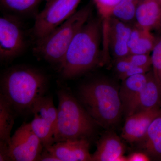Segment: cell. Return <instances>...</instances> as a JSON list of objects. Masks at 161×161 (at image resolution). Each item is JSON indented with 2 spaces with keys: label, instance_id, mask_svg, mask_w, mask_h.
<instances>
[{
  "label": "cell",
  "instance_id": "6da1fadb",
  "mask_svg": "<svg viewBox=\"0 0 161 161\" xmlns=\"http://www.w3.org/2000/svg\"><path fill=\"white\" fill-rule=\"evenodd\" d=\"M102 21L91 16L79 29L65 53L59 68L61 77L72 79L103 66L107 62L103 45Z\"/></svg>",
  "mask_w": 161,
  "mask_h": 161
},
{
  "label": "cell",
  "instance_id": "7a4b0ae2",
  "mask_svg": "<svg viewBox=\"0 0 161 161\" xmlns=\"http://www.w3.org/2000/svg\"><path fill=\"white\" fill-rule=\"evenodd\" d=\"M1 93L18 115L32 113L35 103L45 95L48 79L40 70L26 65L9 68L2 74Z\"/></svg>",
  "mask_w": 161,
  "mask_h": 161
},
{
  "label": "cell",
  "instance_id": "3957f363",
  "mask_svg": "<svg viewBox=\"0 0 161 161\" xmlns=\"http://www.w3.org/2000/svg\"><path fill=\"white\" fill-rule=\"evenodd\" d=\"M77 98L96 123L105 128L117 124L123 109L119 90L106 79L97 78L78 88Z\"/></svg>",
  "mask_w": 161,
  "mask_h": 161
},
{
  "label": "cell",
  "instance_id": "277c9868",
  "mask_svg": "<svg viewBox=\"0 0 161 161\" xmlns=\"http://www.w3.org/2000/svg\"><path fill=\"white\" fill-rule=\"evenodd\" d=\"M57 95L58 114L55 143L68 140H89L95 134L98 124L69 88L60 89Z\"/></svg>",
  "mask_w": 161,
  "mask_h": 161
},
{
  "label": "cell",
  "instance_id": "5b68a950",
  "mask_svg": "<svg viewBox=\"0 0 161 161\" xmlns=\"http://www.w3.org/2000/svg\"><path fill=\"white\" fill-rule=\"evenodd\" d=\"M94 6L92 0L48 35L36 40L35 54L59 69L75 35L92 15Z\"/></svg>",
  "mask_w": 161,
  "mask_h": 161
},
{
  "label": "cell",
  "instance_id": "8992f818",
  "mask_svg": "<svg viewBox=\"0 0 161 161\" xmlns=\"http://www.w3.org/2000/svg\"><path fill=\"white\" fill-rule=\"evenodd\" d=\"M81 0H45L43 9L35 18L32 33L36 40L48 35L77 11Z\"/></svg>",
  "mask_w": 161,
  "mask_h": 161
},
{
  "label": "cell",
  "instance_id": "52a82bcc",
  "mask_svg": "<svg viewBox=\"0 0 161 161\" xmlns=\"http://www.w3.org/2000/svg\"><path fill=\"white\" fill-rule=\"evenodd\" d=\"M22 18L3 13L0 18V60L9 62L22 54L26 47Z\"/></svg>",
  "mask_w": 161,
  "mask_h": 161
},
{
  "label": "cell",
  "instance_id": "ba28073f",
  "mask_svg": "<svg viewBox=\"0 0 161 161\" xmlns=\"http://www.w3.org/2000/svg\"><path fill=\"white\" fill-rule=\"evenodd\" d=\"M9 147L10 161H39L44 148L29 123L23 124L15 131Z\"/></svg>",
  "mask_w": 161,
  "mask_h": 161
},
{
  "label": "cell",
  "instance_id": "9c48e42d",
  "mask_svg": "<svg viewBox=\"0 0 161 161\" xmlns=\"http://www.w3.org/2000/svg\"><path fill=\"white\" fill-rule=\"evenodd\" d=\"M161 108V87L151 70L148 73V80L142 91L125 111L128 116L137 112Z\"/></svg>",
  "mask_w": 161,
  "mask_h": 161
},
{
  "label": "cell",
  "instance_id": "30bf717a",
  "mask_svg": "<svg viewBox=\"0 0 161 161\" xmlns=\"http://www.w3.org/2000/svg\"><path fill=\"white\" fill-rule=\"evenodd\" d=\"M90 147L88 140L76 139L58 142L44 148L60 161H92Z\"/></svg>",
  "mask_w": 161,
  "mask_h": 161
},
{
  "label": "cell",
  "instance_id": "8fae6325",
  "mask_svg": "<svg viewBox=\"0 0 161 161\" xmlns=\"http://www.w3.org/2000/svg\"><path fill=\"white\" fill-rule=\"evenodd\" d=\"M161 108L134 113L127 116L122 137L130 143L138 142L146 135L150 124L160 112Z\"/></svg>",
  "mask_w": 161,
  "mask_h": 161
},
{
  "label": "cell",
  "instance_id": "7c38bea8",
  "mask_svg": "<svg viewBox=\"0 0 161 161\" xmlns=\"http://www.w3.org/2000/svg\"><path fill=\"white\" fill-rule=\"evenodd\" d=\"M125 146L118 136L112 132L104 134L97 142L92 154V161H127L124 156Z\"/></svg>",
  "mask_w": 161,
  "mask_h": 161
},
{
  "label": "cell",
  "instance_id": "4fadbf2b",
  "mask_svg": "<svg viewBox=\"0 0 161 161\" xmlns=\"http://www.w3.org/2000/svg\"><path fill=\"white\" fill-rule=\"evenodd\" d=\"M134 23L142 29L150 31L161 27L160 1L139 0Z\"/></svg>",
  "mask_w": 161,
  "mask_h": 161
},
{
  "label": "cell",
  "instance_id": "5bb4252c",
  "mask_svg": "<svg viewBox=\"0 0 161 161\" xmlns=\"http://www.w3.org/2000/svg\"><path fill=\"white\" fill-rule=\"evenodd\" d=\"M139 142L150 158L161 161V110Z\"/></svg>",
  "mask_w": 161,
  "mask_h": 161
},
{
  "label": "cell",
  "instance_id": "9a60e30c",
  "mask_svg": "<svg viewBox=\"0 0 161 161\" xmlns=\"http://www.w3.org/2000/svg\"><path fill=\"white\" fill-rule=\"evenodd\" d=\"M148 80V73L128 77L122 80L119 96L125 110L142 91Z\"/></svg>",
  "mask_w": 161,
  "mask_h": 161
},
{
  "label": "cell",
  "instance_id": "2e32d148",
  "mask_svg": "<svg viewBox=\"0 0 161 161\" xmlns=\"http://www.w3.org/2000/svg\"><path fill=\"white\" fill-rule=\"evenodd\" d=\"M45 0H0L3 13L23 17H35L40 3Z\"/></svg>",
  "mask_w": 161,
  "mask_h": 161
},
{
  "label": "cell",
  "instance_id": "e0dca14e",
  "mask_svg": "<svg viewBox=\"0 0 161 161\" xmlns=\"http://www.w3.org/2000/svg\"><path fill=\"white\" fill-rule=\"evenodd\" d=\"M18 115L8 101L0 94V142L9 144L12 130Z\"/></svg>",
  "mask_w": 161,
  "mask_h": 161
},
{
  "label": "cell",
  "instance_id": "ac0fdd59",
  "mask_svg": "<svg viewBox=\"0 0 161 161\" xmlns=\"http://www.w3.org/2000/svg\"><path fill=\"white\" fill-rule=\"evenodd\" d=\"M32 113L34 116L43 119L50 124L55 132L58 120V108L55 107L51 96L44 95L39 98L33 106Z\"/></svg>",
  "mask_w": 161,
  "mask_h": 161
},
{
  "label": "cell",
  "instance_id": "d6986e66",
  "mask_svg": "<svg viewBox=\"0 0 161 161\" xmlns=\"http://www.w3.org/2000/svg\"><path fill=\"white\" fill-rule=\"evenodd\" d=\"M29 124L32 130L41 141L44 147L55 143V130L50 124L36 116H34L33 119Z\"/></svg>",
  "mask_w": 161,
  "mask_h": 161
},
{
  "label": "cell",
  "instance_id": "ffe728a7",
  "mask_svg": "<svg viewBox=\"0 0 161 161\" xmlns=\"http://www.w3.org/2000/svg\"><path fill=\"white\" fill-rule=\"evenodd\" d=\"M139 0H121L112 12V17L125 23H135L136 11Z\"/></svg>",
  "mask_w": 161,
  "mask_h": 161
},
{
  "label": "cell",
  "instance_id": "44dd1931",
  "mask_svg": "<svg viewBox=\"0 0 161 161\" xmlns=\"http://www.w3.org/2000/svg\"><path fill=\"white\" fill-rule=\"evenodd\" d=\"M157 38L150 31L143 29L137 43L130 49V54H150L155 46Z\"/></svg>",
  "mask_w": 161,
  "mask_h": 161
},
{
  "label": "cell",
  "instance_id": "7402d4cb",
  "mask_svg": "<svg viewBox=\"0 0 161 161\" xmlns=\"http://www.w3.org/2000/svg\"><path fill=\"white\" fill-rule=\"evenodd\" d=\"M121 0H92L97 9L98 15L102 22L108 21L112 17L114 8Z\"/></svg>",
  "mask_w": 161,
  "mask_h": 161
},
{
  "label": "cell",
  "instance_id": "603a6c76",
  "mask_svg": "<svg viewBox=\"0 0 161 161\" xmlns=\"http://www.w3.org/2000/svg\"><path fill=\"white\" fill-rule=\"evenodd\" d=\"M151 58L153 73L161 87V36L157 38Z\"/></svg>",
  "mask_w": 161,
  "mask_h": 161
},
{
  "label": "cell",
  "instance_id": "cb8c5ba5",
  "mask_svg": "<svg viewBox=\"0 0 161 161\" xmlns=\"http://www.w3.org/2000/svg\"><path fill=\"white\" fill-rule=\"evenodd\" d=\"M127 58L134 66L152 68V60L150 54H131L127 56Z\"/></svg>",
  "mask_w": 161,
  "mask_h": 161
},
{
  "label": "cell",
  "instance_id": "d4e9b609",
  "mask_svg": "<svg viewBox=\"0 0 161 161\" xmlns=\"http://www.w3.org/2000/svg\"><path fill=\"white\" fill-rule=\"evenodd\" d=\"M134 65L125 58L115 59V69L117 74L118 78L120 79L123 76L126 74Z\"/></svg>",
  "mask_w": 161,
  "mask_h": 161
},
{
  "label": "cell",
  "instance_id": "484cf974",
  "mask_svg": "<svg viewBox=\"0 0 161 161\" xmlns=\"http://www.w3.org/2000/svg\"><path fill=\"white\" fill-rule=\"evenodd\" d=\"M150 159V157L146 153L135 152L127 157V161H149Z\"/></svg>",
  "mask_w": 161,
  "mask_h": 161
},
{
  "label": "cell",
  "instance_id": "4316f807",
  "mask_svg": "<svg viewBox=\"0 0 161 161\" xmlns=\"http://www.w3.org/2000/svg\"><path fill=\"white\" fill-rule=\"evenodd\" d=\"M0 161H10L9 144L3 142H0Z\"/></svg>",
  "mask_w": 161,
  "mask_h": 161
},
{
  "label": "cell",
  "instance_id": "83f0119b",
  "mask_svg": "<svg viewBox=\"0 0 161 161\" xmlns=\"http://www.w3.org/2000/svg\"><path fill=\"white\" fill-rule=\"evenodd\" d=\"M39 161H60L58 158L49 152L46 148H43Z\"/></svg>",
  "mask_w": 161,
  "mask_h": 161
},
{
  "label": "cell",
  "instance_id": "f1b7e54d",
  "mask_svg": "<svg viewBox=\"0 0 161 161\" xmlns=\"http://www.w3.org/2000/svg\"><path fill=\"white\" fill-rule=\"evenodd\" d=\"M160 2H161V0H160Z\"/></svg>",
  "mask_w": 161,
  "mask_h": 161
}]
</instances>
